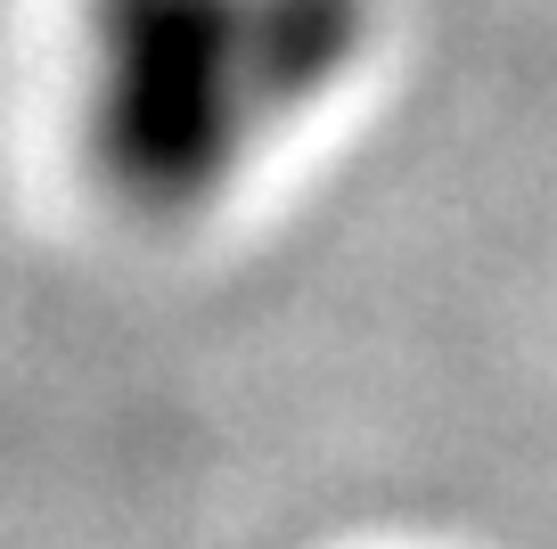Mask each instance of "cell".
<instances>
[{"label": "cell", "mask_w": 557, "mask_h": 549, "mask_svg": "<svg viewBox=\"0 0 557 549\" xmlns=\"http://www.w3.org/2000/svg\"><path fill=\"white\" fill-rule=\"evenodd\" d=\"M361 34L369 0H90V148L132 206H206Z\"/></svg>", "instance_id": "6da1fadb"}]
</instances>
